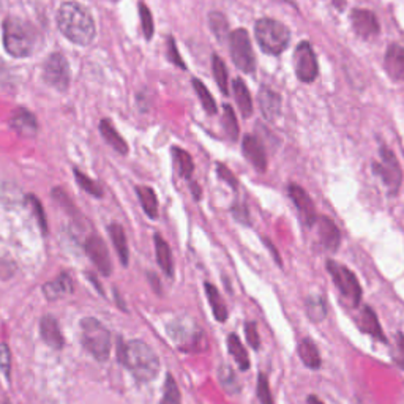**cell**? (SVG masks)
Returning <instances> with one entry per match:
<instances>
[{"instance_id":"cell-1","label":"cell","mask_w":404,"mask_h":404,"mask_svg":"<svg viewBox=\"0 0 404 404\" xmlns=\"http://www.w3.org/2000/svg\"><path fill=\"white\" fill-rule=\"evenodd\" d=\"M57 26L65 38L79 46H89L96 34L94 16L79 2H64L60 5Z\"/></svg>"},{"instance_id":"cell-2","label":"cell","mask_w":404,"mask_h":404,"mask_svg":"<svg viewBox=\"0 0 404 404\" xmlns=\"http://www.w3.org/2000/svg\"><path fill=\"white\" fill-rule=\"evenodd\" d=\"M120 360L139 382H150L160 371V360L149 345L140 340L128 341L120 351Z\"/></svg>"},{"instance_id":"cell-3","label":"cell","mask_w":404,"mask_h":404,"mask_svg":"<svg viewBox=\"0 0 404 404\" xmlns=\"http://www.w3.org/2000/svg\"><path fill=\"white\" fill-rule=\"evenodd\" d=\"M3 46L16 59L29 57L35 49V30L17 17L3 21Z\"/></svg>"},{"instance_id":"cell-4","label":"cell","mask_w":404,"mask_h":404,"mask_svg":"<svg viewBox=\"0 0 404 404\" xmlns=\"http://www.w3.org/2000/svg\"><path fill=\"white\" fill-rule=\"evenodd\" d=\"M254 35L262 51L270 56H280L281 52H284L291 41L289 29L272 17H262L256 22Z\"/></svg>"},{"instance_id":"cell-5","label":"cell","mask_w":404,"mask_h":404,"mask_svg":"<svg viewBox=\"0 0 404 404\" xmlns=\"http://www.w3.org/2000/svg\"><path fill=\"white\" fill-rule=\"evenodd\" d=\"M82 345L94 356L98 362H105L111 354V333L95 319V317H85L81 321Z\"/></svg>"},{"instance_id":"cell-6","label":"cell","mask_w":404,"mask_h":404,"mask_svg":"<svg viewBox=\"0 0 404 404\" xmlns=\"http://www.w3.org/2000/svg\"><path fill=\"white\" fill-rule=\"evenodd\" d=\"M373 173L382 180L391 196L400 192L403 171L398 158L387 147H381V150H379V161L373 163Z\"/></svg>"},{"instance_id":"cell-7","label":"cell","mask_w":404,"mask_h":404,"mask_svg":"<svg viewBox=\"0 0 404 404\" xmlns=\"http://www.w3.org/2000/svg\"><path fill=\"white\" fill-rule=\"evenodd\" d=\"M327 270L330 277H332L335 286L340 289L341 296L351 303V307H359L360 300H362V286H360L354 272L335 261L327 262Z\"/></svg>"},{"instance_id":"cell-8","label":"cell","mask_w":404,"mask_h":404,"mask_svg":"<svg viewBox=\"0 0 404 404\" xmlns=\"http://www.w3.org/2000/svg\"><path fill=\"white\" fill-rule=\"evenodd\" d=\"M229 52L232 62L243 73H253L256 68V57L251 45V38L245 29H237L229 35Z\"/></svg>"},{"instance_id":"cell-9","label":"cell","mask_w":404,"mask_h":404,"mask_svg":"<svg viewBox=\"0 0 404 404\" xmlns=\"http://www.w3.org/2000/svg\"><path fill=\"white\" fill-rule=\"evenodd\" d=\"M43 79L49 87L56 89L59 92H66L70 87L71 71L68 60L65 59L64 54L52 52L45 64H43Z\"/></svg>"},{"instance_id":"cell-10","label":"cell","mask_w":404,"mask_h":404,"mask_svg":"<svg viewBox=\"0 0 404 404\" xmlns=\"http://www.w3.org/2000/svg\"><path fill=\"white\" fill-rule=\"evenodd\" d=\"M294 66L296 75L305 84L313 82L319 76V64H317L316 52L310 41H302L294 52Z\"/></svg>"},{"instance_id":"cell-11","label":"cell","mask_w":404,"mask_h":404,"mask_svg":"<svg viewBox=\"0 0 404 404\" xmlns=\"http://www.w3.org/2000/svg\"><path fill=\"white\" fill-rule=\"evenodd\" d=\"M169 335L173 336V340L179 345L182 351L196 352L205 347L201 330L187 321H175L174 324H171Z\"/></svg>"},{"instance_id":"cell-12","label":"cell","mask_w":404,"mask_h":404,"mask_svg":"<svg viewBox=\"0 0 404 404\" xmlns=\"http://www.w3.org/2000/svg\"><path fill=\"white\" fill-rule=\"evenodd\" d=\"M85 251H87L89 258L96 266L98 270L103 275H106V277L111 275L113 272L111 258H109V251L103 238H100L98 236H90L87 238V242H85Z\"/></svg>"},{"instance_id":"cell-13","label":"cell","mask_w":404,"mask_h":404,"mask_svg":"<svg viewBox=\"0 0 404 404\" xmlns=\"http://www.w3.org/2000/svg\"><path fill=\"white\" fill-rule=\"evenodd\" d=\"M351 21H352V27L356 30L359 36L362 38H370L373 35L379 34V21L376 15L373 13L370 10H362V8H356L352 10L351 13Z\"/></svg>"},{"instance_id":"cell-14","label":"cell","mask_w":404,"mask_h":404,"mask_svg":"<svg viewBox=\"0 0 404 404\" xmlns=\"http://www.w3.org/2000/svg\"><path fill=\"white\" fill-rule=\"evenodd\" d=\"M289 196L294 204L300 212V215H302L303 222L307 223L308 226H315L317 215H316V207H315V202L313 199L310 198L308 193L305 192L302 187L298 185H291L289 187Z\"/></svg>"},{"instance_id":"cell-15","label":"cell","mask_w":404,"mask_h":404,"mask_svg":"<svg viewBox=\"0 0 404 404\" xmlns=\"http://www.w3.org/2000/svg\"><path fill=\"white\" fill-rule=\"evenodd\" d=\"M385 73L395 82H404V46L390 45L384 59Z\"/></svg>"},{"instance_id":"cell-16","label":"cell","mask_w":404,"mask_h":404,"mask_svg":"<svg viewBox=\"0 0 404 404\" xmlns=\"http://www.w3.org/2000/svg\"><path fill=\"white\" fill-rule=\"evenodd\" d=\"M242 152L245 158H248L250 163L258 171L267 169V154L261 140L254 136H245L242 143Z\"/></svg>"},{"instance_id":"cell-17","label":"cell","mask_w":404,"mask_h":404,"mask_svg":"<svg viewBox=\"0 0 404 404\" xmlns=\"http://www.w3.org/2000/svg\"><path fill=\"white\" fill-rule=\"evenodd\" d=\"M315 224L317 226V234H319V240L324 247L329 251L338 250L341 243V234L338 226L327 217H317Z\"/></svg>"},{"instance_id":"cell-18","label":"cell","mask_w":404,"mask_h":404,"mask_svg":"<svg viewBox=\"0 0 404 404\" xmlns=\"http://www.w3.org/2000/svg\"><path fill=\"white\" fill-rule=\"evenodd\" d=\"M10 125L17 134L26 138H34L36 131H38V124H36L35 115L27 111L26 108H20L13 115H11Z\"/></svg>"},{"instance_id":"cell-19","label":"cell","mask_w":404,"mask_h":404,"mask_svg":"<svg viewBox=\"0 0 404 404\" xmlns=\"http://www.w3.org/2000/svg\"><path fill=\"white\" fill-rule=\"evenodd\" d=\"M258 101L262 115H264L268 122H275L278 119V115L281 114V96L277 92L268 87H262L259 90Z\"/></svg>"},{"instance_id":"cell-20","label":"cell","mask_w":404,"mask_h":404,"mask_svg":"<svg viewBox=\"0 0 404 404\" xmlns=\"http://www.w3.org/2000/svg\"><path fill=\"white\" fill-rule=\"evenodd\" d=\"M40 332H41V338L46 341V345H49L54 349L64 347V336H62V332H60V327H59V322L56 321V317H52L51 315L43 316L40 322Z\"/></svg>"},{"instance_id":"cell-21","label":"cell","mask_w":404,"mask_h":404,"mask_svg":"<svg viewBox=\"0 0 404 404\" xmlns=\"http://www.w3.org/2000/svg\"><path fill=\"white\" fill-rule=\"evenodd\" d=\"M359 327L363 333L373 336V338H376L381 342H387V336H385L382 332L381 324H379L377 321V316L370 307H365L362 310V315H360V319H359Z\"/></svg>"},{"instance_id":"cell-22","label":"cell","mask_w":404,"mask_h":404,"mask_svg":"<svg viewBox=\"0 0 404 404\" xmlns=\"http://www.w3.org/2000/svg\"><path fill=\"white\" fill-rule=\"evenodd\" d=\"M100 133H101V136L105 138L106 143L111 145L115 152H119L120 155L128 154L127 140L120 136V133L117 130H115V127L111 124V120L109 119L100 120Z\"/></svg>"},{"instance_id":"cell-23","label":"cell","mask_w":404,"mask_h":404,"mask_svg":"<svg viewBox=\"0 0 404 404\" xmlns=\"http://www.w3.org/2000/svg\"><path fill=\"white\" fill-rule=\"evenodd\" d=\"M232 90H234V96L237 101V106L240 109V114L245 119L250 117L253 114V98H251L250 90L247 87V84L243 82V79L237 78L232 82Z\"/></svg>"},{"instance_id":"cell-24","label":"cell","mask_w":404,"mask_h":404,"mask_svg":"<svg viewBox=\"0 0 404 404\" xmlns=\"http://www.w3.org/2000/svg\"><path fill=\"white\" fill-rule=\"evenodd\" d=\"M45 296L48 300H57L60 297L66 296V294L73 292V283L68 273H60L57 280L51 281V283H46L45 287Z\"/></svg>"},{"instance_id":"cell-25","label":"cell","mask_w":404,"mask_h":404,"mask_svg":"<svg viewBox=\"0 0 404 404\" xmlns=\"http://www.w3.org/2000/svg\"><path fill=\"white\" fill-rule=\"evenodd\" d=\"M298 357L302 360L303 365L307 366V368L311 370H317L321 366V356H319V351H317V346L313 342V340L310 338H305L298 342Z\"/></svg>"},{"instance_id":"cell-26","label":"cell","mask_w":404,"mask_h":404,"mask_svg":"<svg viewBox=\"0 0 404 404\" xmlns=\"http://www.w3.org/2000/svg\"><path fill=\"white\" fill-rule=\"evenodd\" d=\"M155 251H157V261L158 266L161 267V270L168 275V277H173L174 275V261H173V253H171V248L168 242L160 234H155Z\"/></svg>"},{"instance_id":"cell-27","label":"cell","mask_w":404,"mask_h":404,"mask_svg":"<svg viewBox=\"0 0 404 404\" xmlns=\"http://www.w3.org/2000/svg\"><path fill=\"white\" fill-rule=\"evenodd\" d=\"M108 232L109 236H111V240L114 243L115 251H117L122 264L128 266V261H130V251H128V242L124 228H122L119 223H113L109 224Z\"/></svg>"},{"instance_id":"cell-28","label":"cell","mask_w":404,"mask_h":404,"mask_svg":"<svg viewBox=\"0 0 404 404\" xmlns=\"http://www.w3.org/2000/svg\"><path fill=\"white\" fill-rule=\"evenodd\" d=\"M205 294H207V298H209V303L212 307L213 311V316H215V319L219 322H224L228 319V308H226V303L223 297L219 296L218 289L213 284L210 283H205Z\"/></svg>"},{"instance_id":"cell-29","label":"cell","mask_w":404,"mask_h":404,"mask_svg":"<svg viewBox=\"0 0 404 404\" xmlns=\"http://www.w3.org/2000/svg\"><path fill=\"white\" fill-rule=\"evenodd\" d=\"M136 193L145 215L150 219L158 218V198L150 187H136Z\"/></svg>"},{"instance_id":"cell-30","label":"cell","mask_w":404,"mask_h":404,"mask_svg":"<svg viewBox=\"0 0 404 404\" xmlns=\"http://www.w3.org/2000/svg\"><path fill=\"white\" fill-rule=\"evenodd\" d=\"M228 349H229V354L232 357H234L236 363L238 365V368L242 371H247L250 368V359H248V354H247V349L242 345V341L238 340L237 335H229L228 336Z\"/></svg>"},{"instance_id":"cell-31","label":"cell","mask_w":404,"mask_h":404,"mask_svg":"<svg viewBox=\"0 0 404 404\" xmlns=\"http://www.w3.org/2000/svg\"><path fill=\"white\" fill-rule=\"evenodd\" d=\"M209 26L218 41H224L226 38L229 40V35H231L229 22L228 20H226L224 15L218 13V11H213V13L209 15Z\"/></svg>"},{"instance_id":"cell-32","label":"cell","mask_w":404,"mask_h":404,"mask_svg":"<svg viewBox=\"0 0 404 404\" xmlns=\"http://www.w3.org/2000/svg\"><path fill=\"white\" fill-rule=\"evenodd\" d=\"M212 70H213V78H215L218 89L222 90L223 95H228L229 94L228 68H226V65L222 60V57L217 56V54H213V57H212Z\"/></svg>"},{"instance_id":"cell-33","label":"cell","mask_w":404,"mask_h":404,"mask_svg":"<svg viewBox=\"0 0 404 404\" xmlns=\"http://www.w3.org/2000/svg\"><path fill=\"white\" fill-rule=\"evenodd\" d=\"M173 157H174V161L177 164V169H179L180 175L185 177V179L188 180L192 179L193 171H194V163L188 152L179 149V147H173Z\"/></svg>"},{"instance_id":"cell-34","label":"cell","mask_w":404,"mask_h":404,"mask_svg":"<svg viewBox=\"0 0 404 404\" xmlns=\"http://www.w3.org/2000/svg\"><path fill=\"white\" fill-rule=\"evenodd\" d=\"M193 89L196 90V95H198L199 98V101H201V105L202 108L205 109V113L207 114H217V101L213 100V96L212 94L209 92V89L205 87L204 82L201 81V79H193Z\"/></svg>"},{"instance_id":"cell-35","label":"cell","mask_w":404,"mask_h":404,"mask_svg":"<svg viewBox=\"0 0 404 404\" xmlns=\"http://www.w3.org/2000/svg\"><path fill=\"white\" fill-rule=\"evenodd\" d=\"M73 174H75L78 185L81 187L84 192H87L89 194L94 196V198H103L105 192H103V187L100 185V183L95 182L94 179H90L89 175H85L82 171L78 168H73Z\"/></svg>"},{"instance_id":"cell-36","label":"cell","mask_w":404,"mask_h":404,"mask_svg":"<svg viewBox=\"0 0 404 404\" xmlns=\"http://www.w3.org/2000/svg\"><path fill=\"white\" fill-rule=\"evenodd\" d=\"M223 125H224V130L228 133V136L232 140H237L238 138V122L236 117V113H234V108L231 105H224L223 106Z\"/></svg>"},{"instance_id":"cell-37","label":"cell","mask_w":404,"mask_h":404,"mask_svg":"<svg viewBox=\"0 0 404 404\" xmlns=\"http://www.w3.org/2000/svg\"><path fill=\"white\" fill-rule=\"evenodd\" d=\"M139 17H140V27H143V34L145 36V40H152L155 32V26H154V17H152V13L149 7L144 2H139Z\"/></svg>"},{"instance_id":"cell-38","label":"cell","mask_w":404,"mask_h":404,"mask_svg":"<svg viewBox=\"0 0 404 404\" xmlns=\"http://www.w3.org/2000/svg\"><path fill=\"white\" fill-rule=\"evenodd\" d=\"M218 377H219V382H222L223 387L228 390L229 394H237V391L240 390V385H238L237 376L234 375V371H232L228 365H223L222 368H219Z\"/></svg>"},{"instance_id":"cell-39","label":"cell","mask_w":404,"mask_h":404,"mask_svg":"<svg viewBox=\"0 0 404 404\" xmlns=\"http://www.w3.org/2000/svg\"><path fill=\"white\" fill-rule=\"evenodd\" d=\"M160 404H182L179 387H177L175 379L171 375L166 376V384H164V395H163V400Z\"/></svg>"},{"instance_id":"cell-40","label":"cell","mask_w":404,"mask_h":404,"mask_svg":"<svg viewBox=\"0 0 404 404\" xmlns=\"http://www.w3.org/2000/svg\"><path fill=\"white\" fill-rule=\"evenodd\" d=\"M307 313L313 321H321L326 316V302L321 297H310L307 300Z\"/></svg>"},{"instance_id":"cell-41","label":"cell","mask_w":404,"mask_h":404,"mask_svg":"<svg viewBox=\"0 0 404 404\" xmlns=\"http://www.w3.org/2000/svg\"><path fill=\"white\" fill-rule=\"evenodd\" d=\"M26 201H27V204H30V207H32L35 217H36V219H38V224H40V228L43 231V234H46V232H48L46 215H45V210H43V205H41L40 199L36 198L35 194H27Z\"/></svg>"},{"instance_id":"cell-42","label":"cell","mask_w":404,"mask_h":404,"mask_svg":"<svg viewBox=\"0 0 404 404\" xmlns=\"http://www.w3.org/2000/svg\"><path fill=\"white\" fill-rule=\"evenodd\" d=\"M258 398L262 404H273V396L270 391V385H268V379L264 373H259L258 375Z\"/></svg>"},{"instance_id":"cell-43","label":"cell","mask_w":404,"mask_h":404,"mask_svg":"<svg viewBox=\"0 0 404 404\" xmlns=\"http://www.w3.org/2000/svg\"><path fill=\"white\" fill-rule=\"evenodd\" d=\"M166 52H168V59L171 60V62L179 66V68H182V70H187V65H185V62H183L182 57H180V52H179V49H177L175 40L173 38V36H168Z\"/></svg>"},{"instance_id":"cell-44","label":"cell","mask_w":404,"mask_h":404,"mask_svg":"<svg viewBox=\"0 0 404 404\" xmlns=\"http://www.w3.org/2000/svg\"><path fill=\"white\" fill-rule=\"evenodd\" d=\"M245 335H247L248 345L258 351V349L261 347V338H259L258 329H256V322L250 321V322L245 324Z\"/></svg>"},{"instance_id":"cell-45","label":"cell","mask_w":404,"mask_h":404,"mask_svg":"<svg viewBox=\"0 0 404 404\" xmlns=\"http://www.w3.org/2000/svg\"><path fill=\"white\" fill-rule=\"evenodd\" d=\"M10 370H11L10 349L5 342H0V371L3 373L5 377L10 379Z\"/></svg>"},{"instance_id":"cell-46","label":"cell","mask_w":404,"mask_h":404,"mask_svg":"<svg viewBox=\"0 0 404 404\" xmlns=\"http://www.w3.org/2000/svg\"><path fill=\"white\" fill-rule=\"evenodd\" d=\"M217 171H218V177H219V179L228 183V185H229L232 189H237V188H238V182H237V179H236V175L231 173L229 168L226 166V164L217 163Z\"/></svg>"},{"instance_id":"cell-47","label":"cell","mask_w":404,"mask_h":404,"mask_svg":"<svg viewBox=\"0 0 404 404\" xmlns=\"http://www.w3.org/2000/svg\"><path fill=\"white\" fill-rule=\"evenodd\" d=\"M232 215L237 219L238 223L242 224H250V212H248V207L243 205V204H236L232 207Z\"/></svg>"},{"instance_id":"cell-48","label":"cell","mask_w":404,"mask_h":404,"mask_svg":"<svg viewBox=\"0 0 404 404\" xmlns=\"http://www.w3.org/2000/svg\"><path fill=\"white\" fill-rule=\"evenodd\" d=\"M396 354L395 356V362L401 366L404 370V335L403 333H398L396 335Z\"/></svg>"},{"instance_id":"cell-49","label":"cell","mask_w":404,"mask_h":404,"mask_svg":"<svg viewBox=\"0 0 404 404\" xmlns=\"http://www.w3.org/2000/svg\"><path fill=\"white\" fill-rule=\"evenodd\" d=\"M264 243L267 245V248L270 250V253H273V258H275V261L278 262V264L281 266V259H280V256H278V253H277V250H275V247H273V243H270L267 240V238H264Z\"/></svg>"},{"instance_id":"cell-50","label":"cell","mask_w":404,"mask_h":404,"mask_svg":"<svg viewBox=\"0 0 404 404\" xmlns=\"http://www.w3.org/2000/svg\"><path fill=\"white\" fill-rule=\"evenodd\" d=\"M192 192H193V198L199 201L201 199V188L196 185L194 182H192Z\"/></svg>"},{"instance_id":"cell-51","label":"cell","mask_w":404,"mask_h":404,"mask_svg":"<svg viewBox=\"0 0 404 404\" xmlns=\"http://www.w3.org/2000/svg\"><path fill=\"white\" fill-rule=\"evenodd\" d=\"M307 403H308V404H324V403L319 400V398L315 396V395H310V396H308V400H307Z\"/></svg>"},{"instance_id":"cell-52","label":"cell","mask_w":404,"mask_h":404,"mask_svg":"<svg viewBox=\"0 0 404 404\" xmlns=\"http://www.w3.org/2000/svg\"><path fill=\"white\" fill-rule=\"evenodd\" d=\"M333 2H335V5H336V7H338L340 10L342 8V5H345V0H333Z\"/></svg>"},{"instance_id":"cell-53","label":"cell","mask_w":404,"mask_h":404,"mask_svg":"<svg viewBox=\"0 0 404 404\" xmlns=\"http://www.w3.org/2000/svg\"><path fill=\"white\" fill-rule=\"evenodd\" d=\"M283 2H291V0H283ZM292 3V2H291Z\"/></svg>"}]
</instances>
